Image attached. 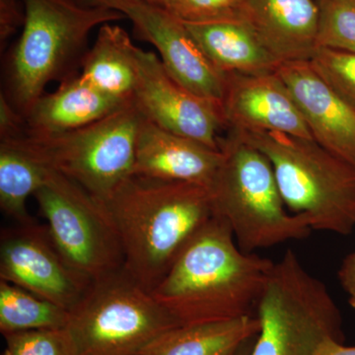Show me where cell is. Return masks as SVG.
I'll list each match as a JSON object with an SVG mask.
<instances>
[{
  "label": "cell",
  "instance_id": "6da1fadb",
  "mask_svg": "<svg viewBox=\"0 0 355 355\" xmlns=\"http://www.w3.org/2000/svg\"><path fill=\"white\" fill-rule=\"evenodd\" d=\"M273 263L243 251L228 222L214 216L191 236L151 293L181 324L256 316Z\"/></svg>",
  "mask_w": 355,
  "mask_h": 355
},
{
  "label": "cell",
  "instance_id": "7a4b0ae2",
  "mask_svg": "<svg viewBox=\"0 0 355 355\" xmlns=\"http://www.w3.org/2000/svg\"><path fill=\"white\" fill-rule=\"evenodd\" d=\"M123 266L153 291L191 236L214 216L207 187L132 174L103 202Z\"/></svg>",
  "mask_w": 355,
  "mask_h": 355
},
{
  "label": "cell",
  "instance_id": "3957f363",
  "mask_svg": "<svg viewBox=\"0 0 355 355\" xmlns=\"http://www.w3.org/2000/svg\"><path fill=\"white\" fill-rule=\"evenodd\" d=\"M22 32L7 58L4 95L23 116L46 86L77 74L98 26L125 19V14L76 0H23Z\"/></svg>",
  "mask_w": 355,
  "mask_h": 355
},
{
  "label": "cell",
  "instance_id": "277c9868",
  "mask_svg": "<svg viewBox=\"0 0 355 355\" xmlns=\"http://www.w3.org/2000/svg\"><path fill=\"white\" fill-rule=\"evenodd\" d=\"M221 160L209 187L214 216L228 222L247 253L305 239L307 219L287 209L272 163L239 132L220 139Z\"/></svg>",
  "mask_w": 355,
  "mask_h": 355
},
{
  "label": "cell",
  "instance_id": "5b68a950",
  "mask_svg": "<svg viewBox=\"0 0 355 355\" xmlns=\"http://www.w3.org/2000/svg\"><path fill=\"white\" fill-rule=\"evenodd\" d=\"M239 133L272 163L280 193L291 214L304 216L312 230L340 235L354 230V166L314 139L286 133Z\"/></svg>",
  "mask_w": 355,
  "mask_h": 355
},
{
  "label": "cell",
  "instance_id": "8992f818",
  "mask_svg": "<svg viewBox=\"0 0 355 355\" xmlns=\"http://www.w3.org/2000/svg\"><path fill=\"white\" fill-rule=\"evenodd\" d=\"M254 315L260 331L252 355H315L324 340L345 343L330 292L291 249L273 263Z\"/></svg>",
  "mask_w": 355,
  "mask_h": 355
},
{
  "label": "cell",
  "instance_id": "52a82bcc",
  "mask_svg": "<svg viewBox=\"0 0 355 355\" xmlns=\"http://www.w3.org/2000/svg\"><path fill=\"white\" fill-rule=\"evenodd\" d=\"M180 324L123 266L93 282L65 329L74 355H139Z\"/></svg>",
  "mask_w": 355,
  "mask_h": 355
},
{
  "label": "cell",
  "instance_id": "ba28073f",
  "mask_svg": "<svg viewBox=\"0 0 355 355\" xmlns=\"http://www.w3.org/2000/svg\"><path fill=\"white\" fill-rule=\"evenodd\" d=\"M139 121L132 103L79 130L20 139L44 164L104 202L132 174Z\"/></svg>",
  "mask_w": 355,
  "mask_h": 355
},
{
  "label": "cell",
  "instance_id": "9c48e42d",
  "mask_svg": "<svg viewBox=\"0 0 355 355\" xmlns=\"http://www.w3.org/2000/svg\"><path fill=\"white\" fill-rule=\"evenodd\" d=\"M35 200L53 244L74 270L92 280L123 266L118 233L103 202L51 169Z\"/></svg>",
  "mask_w": 355,
  "mask_h": 355
},
{
  "label": "cell",
  "instance_id": "30bf717a",
  "mask_svg": "<svg viewBox=\"0 0 355 355\" xmlns=\"http://www.w3.org/2000/svg\"><path fill=\"white\" fill-rule=\"evenodd\" d=\"M0 279L72 312L87 295L92 280L74 270L37 222L4 229L0 237Z\"/></svg>",
  "mask_w": 355,
  "mask_h": 355
},
{
  "label": "cell",
  "instance_id": "8fae6325",
  "mask_svg": "<svg viewBox=\"0 0 355 355\" xmlns=\"http://www.w3.org/2000/svg\"><path fill=\"white\" fill-rule=\"evenodd\" d=\"M137 69L133 105L144 118L168 132L219 149L218 133L226 125L221 105L177 83L151 51L139 48Z\"/></svg>",
  "mask_w": 355,
  "mask_h": 355
},
{
  "label": "cell",
  "instance_id": "7c38bea8",
  "mask_svg": "<svg viewBox=\"0 0 355 355\" xmlns=\"http://www.w3.org/2000/svg\"><path fill=\"white\" fill-rule=\"evenodd\" d=\"M137 36L155 46L170 76L193 94L221 105L227 76L211 64L186 24L162 7L139 0L128 7Z\"/></svg>",
  "mask_w": 355,
  "mask_h": 355
},
{
  "label": "cell",
  "instance_id": "4fadbf2b",
  "mask_svg": "<svg viewBox=\"0 0 355 355\" xmlns=\"http://www.w3.org/2000/svg\"><path fill=\"white\" fill-rule=\"evenodd\" d=\"M221 107L226 125L234 132L286 133L313 139L297 104L275 72L227 74Z\"/></svg>",
  "mask_w": 355,
  "mask_h": 355
},
{
  "label": "cell",
  "instance_id": "5bb4252c",
  "mask_svg": "<svg viewBox=\"0 0 355 355\" xmlns=\"http://www.w3.org/2000/svg\"><path fill=\"white\" fill-rule=\"evenodd\" d=\"M275 74L297 104L313 139L355 167V109L326 83L309 60L282 62Z\"/></svg>",
  "mask_w": 355,
  "mask_h": 355
},
{
  "label": "cell",
  "instance_id": "9a60e30c",
  "mask_svg": "<svg viewBox=\"0 0 355 355\" xmlns=\"http://www.w3.org/2000/svg\"><path fill=\"white\" fill-rule=\"evenodd\" d=\"M220 160V149L168 132L140 114L132 174L209 188Z\"/></svg>",
  "mask_w": 355,
  "mask_h": 355
},
{
  "label": "cell",
  "instance_id": "2e32d148",
  "mask_svg": "<svg viewBox=\"0 0 355 355\" xmlns=\"http://www.w3.org/2000/svg\"><path fill=\"white\" fill-rule=\"evenodd\" d=\"M243 20L282 62L310 60L317 49L319 10L313 0H246Z\"/></svg>",
  "mask_w": 355,
  "mask_h": 355
},
{
  "label": "cell",
  "instance_id": "e0dca14e",
  "mask_svg": "<svg viewBox=\"0 0 355 355\" xmlns=\"http://www.w3.org/2000/svg\"><path fill=\"white\" fill-rule=\"evenodd\" d=\"M91 86L79 73L44 93L26 116V135H55L79 130L128 106Z\"/></svg>",
  "mask_w": 355,
  "mask_h": 355
},
{
  "label": "cell",
  "instance_id": "ac0fdd59",
  "mask_svg": "<svg viewBox=\"0 0 355 355\" xmlns=\"http://www.w3.org/2000/svg\"><path fill=\"white\" fill-rule=\"evenodd\" d=\"M184 24L211 64L226 76L273 73L279 67L244 20Z\"/></svg>",
  "mask_w": 355,
  "mask_h": 355
},
{
  "label": "cell",
  "instance_id": "d6986e66",
  "mask_svg": "<svg viewBox=\"0 0 355 355\" xmlns=\"http://www.w3.org/2000/svg\"><path fill=\"white\" fill-rule=\"evenodd\" d=\"M137 50L125 30L107 23L81 64V78L104 94L132 104L137 83Z\"/></svg>",
  "mask_w": 355,
  "mask_h": 355
},
{
  "label": "cell",
  "instance_id": "ffe728a7",
  "mask_svg": "<svg viewBox=\"0 0 355 355\" xmlns=\"http://www.w3.org/2000/svg\"><path fill=\"white\" fill-rule=\"evenodd\" d=\"M259 331L256 316L180 324L156 338L139 355H230Z\"/></svg>",
  "mask_w": 355,
  "mask_h": 355
},
{
  "label": "cell",
  "instance_id": "44dd1931",
  "mask_svg": "<svg viewBox=\"0 0 355 355\" xmlns=\"http://www.w3.org/2000/svg\"><path fill=\"white\" fill-rule=\"evenodd\" d=\"M50 168L20 139L0 142V207L19 225L35 223L27 200L46 182Z\"/></svg>",
  "mask_w": 355,
  "mask_h": 355
},
{
  "label": "cell",
  "instance_id": "7402d4cb",
  "mask_svg": "<svg viewBox=\"0 0 355 355\" xmlns=\"http://www.w3.org/2000/svg\"><path fill=\"white\" fill-rule=\"evenodd\" d=\"M70 312L22 287L0 279V331L2 335L60 330L69 323Z\"/></svg>",
  "mask_w": 355,
  "mask_h": 355
},
{
  "label": "cell",
  "instance_id": "603a6c76",
  "mask_svg": "<svg viewBox=\"0 0 355 355\" xmlns=\"http://www.w3.org/2000/svg\"><path fill=\"white\" fill-rule=\"evenodd\" d=\"M317 48L355 53V0H316Z\"/></svg>",
  "mask_w": 355,
  "mask_h": 355
},
{
  "label": "cell",
  "instance_id": "cb8c5ba5",
  "mask_svg": "<svg viewBox=\"0 0 355 355\" xmlns=\"http://www.w3.org/2000/svg\"><path fill=\"white\" fill-rule=\"evenodd\" d=\"M309 62L326 83L355 109V53L317 48Z\"/></svg>",
  "mask_w": 355,
  "mask_h": 355
},
{
  "label": "cell",
  "instance_id": "d4e9b609",
  "mask_svg": "<svg viewBox=\"0 0 355 355\" xmlns=\"http://www.w3.org/2000/svg\"><path fill=\"white\" fill-rule=\"evenodd\" d=\"M246 0H167L165 9L188 24L243 20Z\"/></svg>",
  "mask_w": 355,
  "mask_h": 355
},
{
  "label": "cell",
  "instance_id": "484cf974",
  "mask_svg": "<svg viewBox=\"0 0 355 355\" xmlns=\"http://www.w3.org/2000/svg\"><path fill=\"white\" fill-rule=\"evenodd\" d=\"M3 338L2 355H74L67 329L22 331Z\"/></svg>",
  "mask_w": 355,
  "mask_h": 355
},
{
  "label": "cell",
  "instance_id": "4316f807",
  "mask_svg": "<svg viewBox=\"0 0 355 355\" xmlns=\"http://www.w3.org/2000/svg\"><path fill=\"white\" fill-rule=\"evenodd\" d=\"M26 119L6 95L0 94V140L17 139L26 135Z\"/></svg>",
  "mask_w": 355,
  "mask_h": 355
},
{
  "label": "cell",
  "instance_id": "83f0119b",
  "mask_svg": "<svg viewBox=\"0 0 355 355\" xmlns=\"http://www.w3.org/2000/svg\"><path fill=\"white\" fill-rule=\"evenodd\" d=\"M24 7L20 0H0V43L1 46L23 26Z\"/></svg>",
  "mask_w": 355,
  "mask_h": 355
},
{
  "label": "cell",
  "instance_id": "f1b7e54d",
  "mask_svg": "<svg viewBox=\"0 0 355 355\" xmlns=\"http://www.w3.org/2000/svg\"><path fill=\"white\" fill-rule=\"evenodd\" d=\"M340 284L349 295L350 306L355 309V252L349 254L338 272Z\"/></svg>",
  "mask_w": 355,
  "mask_h": 355
},
{
  "label": "cell",
  "instance_id": "f546056e",
  "mask_svg": "<svg viewBox=\"0 0 355 355\" xmlns=\"http://www.w3.org/2000/svg\"><path fill=\"white\" fill-rule=\"evenodd\" d=\"M315 355H355V347H347L343 343L330 338L320 345Z\"/></svg>",
  "mask_w": 355,
  "mask_h": 355
},
{
  "label": "cell",
  "instance_id": "4dcf8cb0",
  "mask_svg": "<svg viewBox=\"0 0 355 355\" xmlns=\"http://www.w3.org/2000/svg\"><path fill=\"white\" fill-rule=\"evenodd\" d=\"M83 6L92 7H103V8L112 9L125 14L128 7L139 1V0H76Z\"/></svg>",
  "mask_w": 355,
  "mask_h": 355
},
{
  "label": "cell",
  "instance_id": "1f68e13d",
  "mask_svg": "<svg viewBox=\"0 0 355 355\" xmlns=\"http://www.w3.org/2000/svg\"><path fill=\"white\" fill-rule=\"evenodd\" d=\"M257 336L258 334L245 340L230 355H252Z\"/></svg>",
  "mask_w": 355,
  "mask_h": 355
},
{
  "label": "cell",
  "instance_id": "d6a6232c",
  "mask_svg": "<svg viewBox=\"0 0 355 355\" xmlns=\"http://www.w3.org/2000/svg\"><path fill=\"white\" fill-rule=\"evenodd\" d=\"M142 1L146 2V3L151 4V6L162 7L165 8L166 2L167 0H142Z\"/></svg>",
  "mask_w": 355,
  "mask_h": 355
}]
</instances>
